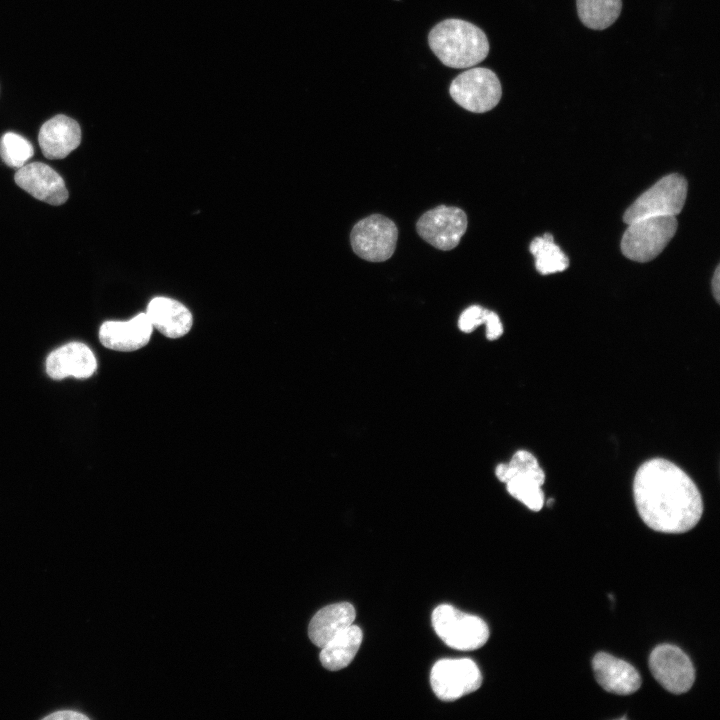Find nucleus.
Masks as SVG:
<instances>
[{
    "instance_id": "1",
    "label": "nucleus",
    "mask_w": 720,
    "mask_h": 720,
    "mask_svg": "<svg viewBox=\"0 0 720 720\" xmlns=\"http://www.w3.org/2000/svg\"><path fill=\"white\" fill-rule=\"evenodd\" d=\"M633 493L644 523L662 533H684L692 529L703 512L701 494L692 479L677 465L654 458L637 470Z\"/></svg>"
},
{
    "instance_id": "2",
    "label": "nucleus",
    "mask_w": 720,
    "mask_h": 720,
    "mask_svg": "<svg viewBox=\"0 0 720 720\" xmlns=\"http://www.w3.org/2000/svg\"><path fill=\"white\" fill-rule=\"evenodd\" d=\"M429 45L438 59L452 68L472 67L485 59L489 43L476 25L461 19H446L429 33Z\"/></svg>"
},
{
    "instance_id": "3",
    "label": "nucleus",
    "mask_w": 720,
    "mask_h": 720,
    "mask_svg": "<svg viewBox=\"0 0 720 720\" xmlns=\"http://www.w3.org/2000/svg\"><path fill=\"white\" fill-rule=\"evenodd\" d=\"M677 225L675 216L646 217L628 224L621 240L623 255L636 262L656 258L675 235Z\"/></svg>"
},
{
    "instance_id": "4",
    "label": "nucleus",
    "mask_w": 720,
    "mask_h": 720,
    "mask_svg": "<svg viewBox=\"0 0 720 720\" xmlns=\"http://www.w3.org/2000/svg\"><path fill=\"white\" fill-rule=\"evenodd\" d=\"M432 625L438 637L447 646L456 650L478 649L489 638V629L485 621L447 604L439 605L434 609Z\"/></svg>"
},
{
    "instance_id": "5",
    "label": "nucleus",
    "mask_w": 720,
    "mask_h": 720,
    "mask_svg": "<svg viewBox=\"0 0 720 720\" xmlns=\"http://www.w3.org/2000/svg\"><path fill=\"white\" fill-rule=\"evenodd\" d=\"M686 196L684 177L679 174L664 176L628 207L623 220L630 224L646 217L676 216L682 211Z\"/></svg>"
},
{
    "instance_id": "6",
    "label": "nucleus",
    "mask_w": 720,
    "mask_h": 720,
    "mask_svg": "<svg viewBox=\"0 0 720 720\" xmlns=\"http://www.w3.org/2000/svg\"><path fill=\"white\" fill-rule=\"evenodd\" d=\"M453 100L464 109L483 113L501 99L502 89L496 74L487 68H472L458 75L449 89Z\"/></svg>"
},
{
    "instance_id": "7",
    "label": "nucleus",
    "mask_w": 720,
    "mask_h": 720,
    "mask_svg": "<svg viewBox=\"0 0 720 720\" xmlns=\"http://www.w3.org/2000/svg\"><path fill=\"white\" fill-rule=\"evenodd\" d=\"M398 229L389 218L370 215L352 228L350 242L354 252L370 262H382L389 259L396 248Z\"/></svg>"
},
{
    "instance_id": "8",
    "label": "nucleus",
    "mask_w": 720,
    "mask_h": 720,
    "mask_svg": "<svg viewBox=\"0 0 720 720\" xmlns=\"http://www.w3.org/2000/svg\"><path fill=\"white\" fill-rule=\"evenodd\" d=\"M430 684L440 700L451 702L480 688L482 676L471 659H442L431 669Z\"/></svg>"
},
{
    "instance_id": "9",
    "label": "nucleus",
    "mask_w": 720,
    "mask_h": 720,
    "mask_svg": "<svg viewBox=\"0 0 720 720\" xmlns=\"http://www.w3.org/2000/svg\"><path fill=\"white\" fill-rule=\"evenodd\" d=\"M649 668L656 681L673 694L687 692L695 680L690 658L677 646L662 644L649 657Z\"/></svg>"
},
{
    "instance_id": "10",
    "label": "nucleus",
    "mask_w": 720,
    "mask_h": 720,
    "mask_svg": "<svg viewBox=\"0 0 720 720\" xmlns=\"http://www.w3.org/2000/svg\"><path fill=\"white\" fill-rule=\"evenodd\" d=\"M416 228L418 234L435 248L451 250L466 232L467 216L460 208L441 205L425 212Z\"/></svg>"
},
{
    "instance_id": "11",
    "label": "nucleus",
    "mask_w": 720,
    "mask_h": 720,
    "mask_svg": "<svg viewBox=\"0 0 720 720\" xmlns=\"http://www.w3.org/2000/svg\"><path fill=\"white\" fill-rule=\"evenodd\" d=\"M16 184L36 199L51 205H61L68 199L62 177L50 166L41 162L27 163L17 169Z\"/></svg>"
},
{
    "instance_id": "12",
    "label": "nucleus",
    "mask_w": 720,
    "mask_h": 720,
    "mask_svg": "<svg viewBox=\"0 0 720 720\" xmlns=\"http://www.w3.org/2000/svg\"><path fill=\"white\" fill-rule=\"evenodd\" d=\"M153 327L145 312L127 321H106L99 329V340L106 348L116 351H134L150 340Z\"/></svg>"
},
{
    "instance_id": "13",
    "label": "nucleus",
    "mask_w": 720,
    "mask_h": 720,
    "mask_svg": "<svg viewBox=\"0 0 720 720\" xmlns=\"http://www.w3.org/2000/svg\"><path fill=\"white\" fill-rule=\"evenodd\" d=\"M96 358L91 349L80 342H70L52 351L46 360V372L55 380L66 377L85 379L94 374Z\"/></svg>"
},
{
    "instance_id": "14",
    "label": "nucleus",
    "mask_w": 720,
    "mask_h": 720,
    "mask_svg": "<svg viewBox=\"0 0 720 720\" xmlns=\"http://www.w3.org/2000/svg\"><path fill=\"white\" fill-rule=\"evenodd\" d=\"M595 678L606 691L617 695H629L641 686L638 671L628 662L608 653H597L592 661Z\"/></svg>"
},
{
    "instance_id": "15",
    "label": "nucleus",
    "mask_w": 720,
    "mask_h": 720,
    "mask_svg": "<svg viewBox=\"0 0 720 720\" xmlns=\"http://www.w3.org/2000/svg\"><path fill=\"white\" fill-rule=\"evenodd\" d=\"M38 141L46 158L63 159L80 145L81 129L72 118L56 115L41 126Z\"/></svg>"
},
{
    "instance_id": "16",
    "label": "nucleus",
    "mask_w": 720,
    "mask_h": 720,
    "mask_svg": "<svg viewBox=\"0 0 720 720\" xmlns=\"http://www.w3.org/2000/svg\"><path fill=\"white\" fill-rule=\"evenodd\" d=\"M146 315L153 327L168 338L185 336L193 324L190 310L178 300L157 296L147 305Z\"/></svg>"
},
{
    "instance_id": "17",
    "label": "nucleus",
    "mask_w": 720,
    "mask_h": 720,
    "mask_svg": "<svg viewBox=\"0 0 720 720\" xmlns=\"http://www.w3.org/2000/svg\"><path fill=\"white\" fill-rule=\"evenodd\" d=\"M356 612L348 602L335 603L320 609L311 619L308 635L311 642L321 648L355 620Z\"/></svg>"
},
{
    "instance_id": "18",
    "label": "nucleus",
    "mask_w": 720,
    "mask_h": 720,
    "mask_svg": "<svg viewBox=\"0 0 720 720\" xmlns=\"http://www.w3.org/2000/svg\"><path fill=\"white\" fill-rule=\"evenodd\" d=\"M362 639L361 629L356 625H350L321 647L319 656L321 664L330 671L347 667L357 654Z\"/></svg>"
},
{
    "instance_id": "19",
    "label": "nucleus",
    "mask_w": 720,
    "mask_h": 720,
    "mask_svg": "<svg viewBox=\"0 0 720 720\" xmlns=\"http://www.w3.org/2000/svg\"><path fill=\"white\" fill-rule=\"evenodd\" d=\"M544 482L545 473L540 468L516 473L506 482V486L512 497L522 502L530 510L539 511L544 505V493L541 489Z\"/></svg>"
},
{
    "instance_id": "20",
    "label": "nucleus",
    "mask_w": 720,
    "mask_h": 720,
    "mask_svg": "<svg viewBox=\"0 0 720 720\" xmlns=\"http://www.w3.org/2000/svg\"><path fill=\"white\" fill-rule=\"evenodd\" d=\"M529 249L535 258L536 269L542 275L561 272L569 266L567 256L554 243L553 236L549 233L534 238Z\"/></svg>"
},
{
    "instance_id": "21",
    "label": "nucleus",
    "mask_w": 720,
    "mask_h": 720,
    "mask_svg": "<svg viewBox=\"0 0 720 720\" xmlns=\"http://www.w3.org/2000/svg\"><path fill=\"white\" fill-rule=\"evenodd\" d=\"M621 8V0H577L579 18L591 29L602 30L612 25Z\"/></svg>"
},
{
    "instance_id": "22",
    "label": "nucleus",
    "mask_w": 720,
    "mask_h": 720,
    "mask_svg": "<svg viewBox=\"0 0 720 720\" xmlns=\"http://www.w3.org/2000/svg\"><path fill=\"white\" fill-rule=\"evenodd\" d=\"M32 144L24 137L13 133H5L0 140V156L11 168L19 169L28 163L33 156Z\"/></svg>"
},
{
    "instance_id": "23",
    "label": "nucleus",
    "mask_w": 720,
    "mask_h": 720,
    "mask_svg": "<svg viewBox=\"0 0 720 720\" xmlns=\"http://www.w3.org/2000/svg\"><path fill=\"white\" fill-rule=\"evenodd\" d=\"M486 311V309L479 305L468 307L459 317V329L465 333L472 332L477 326L484 324Z\"/></svg>"
},
{
    "instance_id": "24",
    "label": "nucleus",
    "mask_w": 720,
    "mask_h": 720,
    "mask_svg": "<svg viewBox=\"0 0 720 720\" xmlns=\"http://www.w3.org/2000/svg\"><path fill=\"white\" fill-rule=\"evenodd\" d=\"M484 324L486 325V337L488 340H496L502 335L503 326L495 312L486 311Z\"/></svg>"
},
{
    "instance_id": "25",
    "label": "nucleus",
    "mask_w": 720,
    "mask_h": 720,
    "mask_svg": "<svg viewBox=\"0 0 720 720\" xmlns=\"http://www.w3.org/2000/svg\"><path fill=\"white\" fill-rule=\"evenodd\" d=\"M44 719H45V720H65V719H69V720H87V719H89V718H88L86 715L82 714V713H79V712H76V711H71V710H65V711H57V712H54V713H52V714H50V715H48V716H45Z\"/></svg>"
},
{
    "instance_id": "26",
    "label": "nucleus",
    "mask_w": 720,
    "mask_h": 720,
    "mask_svg": "<svg viewBox=\"0 0 720 720\" xmlns=\"http://www.w3.org/2000/svg\"><path fill=\"white\" fill-rule=\"evenodd\" d=\"M712 292L714 294L716 301L719 302V296H720V269H719V266L716 267V270L712 277Z\"/></svg>"
}]
</instances>
